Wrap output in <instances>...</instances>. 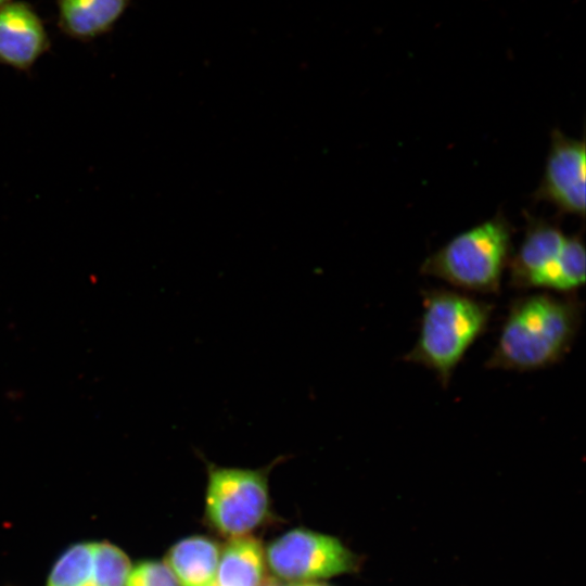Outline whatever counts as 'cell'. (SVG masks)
Masks as SVG:
<instances>
[{"label":"cell","instance_id":"cell-1","mask_svg":"<svg viewBox=\"0 0 586 586\" xmlns=\"http://www.w3.org/2000/svg\"><path fill=\"white\" fill-rule=\"evenodd\" d=\"M583 311L576 294L545 292L515 298L485 367L526 372L558 364L575 342Z\"/></svg>","mask_w":586,"mask_h":586},{"label":"cell","instance_id":"cell-2","mask_svg":"<svg viewBox=\"0 0 586 586\" xmlns=\"http://www.w3.org/2000/svg\"><path fill=\"white\" fill-rule=\"evenodd\" d=\"M422 298L418 337L404 360L432 371L446 387L466 353L486 331L494 308L469 293L447 289L424 290Z\"/></svg>","mask_w":586,"mask_h":586},{"label":"cell","instance_id":"cell-3","mask_svg":"<svg viewBox=\"0 0 586 586\" xmlns=\"http://www.w3.org/2000/svg\"><path fill=\"white\" fill-rule=\"evenodd\" d=\"M513 228L502 213L451 238L420 266L462 292L497 294L512 255Z\"/></svg>","mask_w":586,"mask_h":586},{"label":"cell","instance_id":"cell-4","mask_svg":"<svg viewBox=\"0 0 586 586\" xmlns=\"http://www.w3.org/2000/svg\"><path fill=\"white\" fill-rule=\"evenodd\" d=\"M585 247L579 233L565 235L558 224L530 216L508 270L517 290L543 289L575 294L585 282Z\"/></svg>","mask_w":586,"mask_h":586},{"label":"cell","instance_id":"cell-5","mask_svg":"<svg viewBox=\"0 0 586 586\" xmlns=\"http://www.w3.org/2000/svg\"><path fill=\"white\" fill-rule=\"evenodd\" d=\"M284 458L279 456L259 469L222 467L205 460L206 515L216 530L233 538L263 521L269 506V472Z\"/></svg>","mask_w":586,"mask_h":586},{"label":"cell","instance_id":"cell-6","mask_svg":"<svg viewBox=\"0 0 586 586\" xmlns=\"http://www.w3.org/2000/svg\"><path fill=\"white\" fill-rule=\"evenodd\" d=\"M272 571L285 579H314L351 572L355 557L336 538L307 530H293L267 549Z\"/></svg>","mask_w":586,"mask_h":586},{"label":"cell","instance_id":"cell-7","mask_svg":"<svg viewBox=\"0 0 586 586\" xmlns=\"http://www.w3.org/2000/svg\"><path fill=\"white\" fill-rule=\"evenodd\" d=\"M586 150L584 139L551 133L542 180L534 192L537 201L553 205L560 214L585 216Z\"/></svg>","mask_w":586,"mask_h":586},{"label":"cell","instance_id":"cell-8","mask_svg":"<svg viewBox=\"0 0 586 586\" xmlns=\"http://www.w3.org/2000/svg\"><path fill=\"white\" fill-rule=\"evenodd\" d=\"M49 49L46 27L30 4L11 1L0 8V65L29 72Z\"/></svg>","mask_w":586,"mask_h":586},{"label":"cell","instance_id":"cell-9","mask_svg":"<svg viewBox=\"0 0 586 586\" xmlns=\"http://www.w3.org/2000/svg\"><path fill=\"white\" fill-rule=\"evenodd\" d=\"M131 0H58L59 26L71 38L86 41L109 33Z\"/></svg>","mask_w":586,"mask_h":586},{"label":"cell","instance_id":"cell-10","mask_svg":"<svg viewBox=\"0 0 586 586\" xmlns=\"http://www.w3.org/2000/svg\"><path fill=\"white\" fill-rule=\"evenodd\" d=\"M218 560L219 548L215 542L192 536L173 546L165 562L181 586H213Z\"/></svg>","mask_w":586,"mask_h":586},{"label":"cell","instance_id":"cell-11","mask_svg":"<svg viewBox=\"0 0 586 586\" xmlns=\"http://www.w3.org/2000/svg\"><path fill=\"white\" fill-rule=\"evenodd\" d=\"M265 556L259 540L251 536L233 537L218 563L216 586H263Z\"/></svg>","mask_w":586,"mask_h":586},{"label":"cell","instance_id":"cell-12","mask_svg":"<svg viewBox=\"0 0 586 586\" xmlns=\"http://www.w3.org/2000/svg\"><path fill=\"white\" fill-rule=\"evenodd\" d=\"M94 543L71 547L54 565L48 586H86L93 572Z\"/></svg>","mask_w":586,"mask_h":586},{"label":"cell","instance_id":"cell-13","mask_svg":"<svg viewBox=\"0 0 586 586\" xmlns=\"http://www.w3.org/2000/svg\"><path fill=\"white\" fill-rule=\"evenodd\" d=\"M129 571V559L119 548L94 543L93 572L87 586H125Z\"/></svg>","mask_w":586,"mask_h":586},{"label":"cell","instance_id":"cell-14","mask_svg":"<svg viewBox=\"0 0 586 586\" xmlns=\"http://www.w3.org/2000/svg\"><path fill=\"white\" fill-rule=\"evenodd\" d=\"M126 586H179L171 570L164 563L145 561L129 571Z\"/></svg>","mask_w":586,"mask_h":586},{"label":"cell","instance_id":"cell-15","mask_svg":"<svg viewBox=\"0 0 586 586\" xmlns=\"http://www.w3.org/2000/svg\"><path fill=\"white\" fill-rule=\"evenodd\" d=\"M12 0H0V8L3 7L4 4L11 2Z\"/></svg>","mask_w":586,"mask_h":586},{"label":"cell","instance_id":"cell-16","mask_svg":"<svg viewBox=\"0 0 586 586\" xmlns=\"http://www.w3.org/2000/svg\"><path fill=\"white\" fill-rule=\"evenodd\" d=\"M301 586H326V585H319V584H305V585H301Z\"/></svg>","mask_w":586,"mask_h":586},{"label":"cell","instance_id":"cell-17","mask_svg":"<svg viewBox=\"0 0 586 586\" xmlns=\"http://www.w3.org/2000/svg\"><path fill=\"white\" fill-rule=\"evenodd\" d=\"M213 586H216L215 584Z\"/></svg>","mask_w":586,"mask_h":586}]
</instances>
